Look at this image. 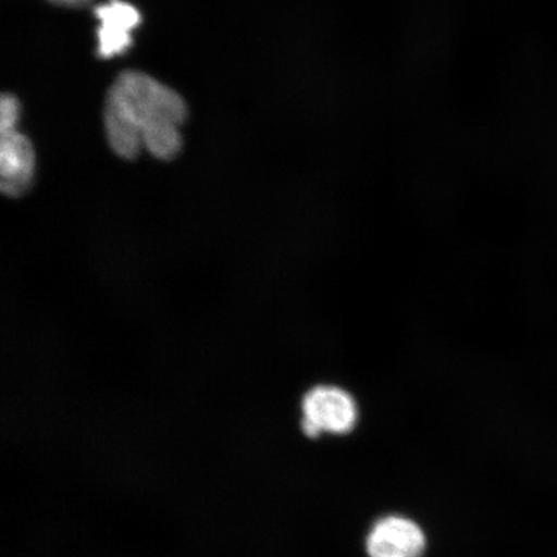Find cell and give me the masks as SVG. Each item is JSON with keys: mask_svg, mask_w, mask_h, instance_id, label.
<instances>
[{"mask_svg": "<svg viewBox=\"0 0 557 557\" xmlns=\"http://www.w3.org/2000/svg\"><path fill=\"white\" fill-rule=\"evenodd\" d=\"M186 116L183 97L139 72L117 76L104 104L111 149L129 160L138 156L143 145L158 159L176 157L183 146L178 128Z\"/></svg>", "mask_w": 557, "mask_h": 557, "instance_id": "6da1fadb", "label": "cell"}, {"mask_svg": "<svg viewBox=\"0 0 557 557\" xmlns=\"http://www.w3.org/2000/svg\"><path fill=\"white\" fill-rule=\"evenodd\" d=\"M302 430L309 437L322 434L345 435L358 422L354 396L337 385L323 383L309 389L302 399Z\"/></svg>", "mask_w": 557, "mask_h": 557, "instance_id": "7a4b0ae2", "label": "cell"}, {"mask_svg": "<svg viewBox=\"0 0 557 557\" xmlns=\"http://www.w3.org/2000/svg\"><path fill=\"white\" fill-rule=\"evenodd\" d=\"M426 537L420 525L403 517L375 522L367 539L369 557H421Z\"/></svg>", "mask_w": 557, "mask_h": 557, "instance_id": "3957f363", "label": "cell"}, {"mask_svg": "<svg viewBox=\"0 0 557 557\" xmlns=\"http://www.w3.org/2000/svg\"><path fill=\"white\" fill-rule=\"evenodd\" d=\"M95 15L100 20L97 32L100 58L111 59L127 51L132 46L131 32L141 23L135 7L122 0H110L108 4L97 7Z\"/></svg>", "mask_w": 557, "mask_h": 557, "instance_id": "277c9868", "label": "cell"}, {"mask_svg": "<svg viewBox=\"0 0 557 557\" xmlns=\"http://www.w3.org/2000/svg\"><path fill=\"white\" fill-rule=\"evenodd\" d=\"M33 146L15 129L2 132L0 145V185L4 194L20 197L29 189L34 173Z\"/></svg>", "mask_w": 557, "mask_h": 557, "instance_id": "5b68a950", "label": "cell"}, {"mask_svg": "<svg viewBox=\"0 0 557 557\" xmlns=\"http://www.w3.org/2000/svg\"><path fill=\"white\" fill-rule=\"evenodd\" d=\"M20 116V102L15 96L4 94L0 101V132L15 129Z\"/></svg>", "mask_w": 557, "mask_h": 557, "instance_id": "8992f818", "label": "cell"}, {"mask_svg": "<svg viewBox=\"0 0 557 557\" xmlns=\"http://www.w3.org/2000/svg\"><path fill=\"white\" fill-rule=\"evenodd\" d=\"M50 2L59 5L70 7V9H81L87 5L90 0H50Z\"/></svg>", "mask_w": 557, "mask_h": 557, "instance_id": "52a82bcc", "label": "cell"}]
</instances>
